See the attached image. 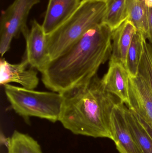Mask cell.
Wrapping results in <instances>:
<instances>
[{"instance_id":"7","label":"cell","mask_w":152,"mask_h":153,"mask_svg":"<svg viewBox=\"0 0 152 153\" xmlns=\"http://www.w3.org/2000/svg\"><path fill=\"white\" fill-rule=\"evenodd\" d=\"M125 104H116L111 116L112 140L120 153H143L129 126L125 114Z\"/></svg>"},{"instance_id":"13","label":"cell","mask_w":152,"mask_h":153,"mask_svg":"<svg viewBox=\"0 0 152 153\" xmlns=\"http://www.w3.org/2000/svg\"><path fill=\"white\" fill-rule=\"evenodd\" d=\"M127 20L147 40L149 33V10L147 0H126Z\"/></svg>"},{"instance_id":"9","label":"cell","mask_w":152,"mask_h":153,"mask_svg":"<svg viewBox=\"0 0 152 153\" xmlns=\"http://www.w3.org/2000/svg\"><path fill=\"white\" fill-rule=\"evenodd\" d=\"M19 84L26 89L34 90L39 83L36 70L30 67L24 58L19 63L11 64L4 58L0 60V84Z\"/></svg>"},{"instance_id":"5","label":"cell","mask_w":152,"mask_h":153,"mask_svg":"<svg viewBox=\"0 0 152 153\" xmlns=\"http://www.w3.org/2000/svg\"><path fill=\"white\" fill-rule=\"evenodd\" d=\"M40 0H15L2 13L0 23V53L3 56L10 48L13 38L21 33L24 35L29 29L28 17L31 9Z\"/></svg>"},{"instance_id":"6","label":"cell","mask_w":152,"mask_h":153,"mask_svg":"<svg viewBox=\"0 0 152 153\" xmlns=\"http://www.w3.org/2000/svg\"><path fill=\"white\" fill-rule=\"evenodd\" d=\"M26 41L24 58L30 67L42 73L51 61L46 34L36 20L31 22V28L24 35Z\"/></svg>"},{"instance_id":"19","label":"cell","mask_w":152,"mask_h":153,"mask_svg":"<svg viewBox=\"0 0 152 153\" xmlns=\"http://www.w3.org/2000/svg\"><path fill=\"white\" fill-rule=\"evenodd\" d=\"M147 5L149 10V30L147 40H148L149 43L152 45V4H147Z\"/></svg>"},{"instance_id":"3","label":"cell","mask_w":152,"mask_h":153,"mask_svg":"<svg viewBox=\"0 0 152 153\" xmlns=\"http://www.w3.org/2000/svg\"><path fill=\"white\" fill-rule=\"evenodd\" d=\"M106 10L105 1H83L67 20L47 34L51 61L68 51L90 29L103 23Z\"/></svg>"},{"instance_id":"20","label":"cell","mask_w":152,"mask_h":153,"mask_svg":"<svg viewBox=\"0 0 152 153\" xmlns=\"http://www.w3.org/2000/svg\"><path fill=\"white\" fill-rule=\"evenodd\" d=\"M138 119L139 120H140V121H141V123H142V124L143 126H144V127L145 128V129H146V131H147V132H148V134H149V135H150V136L151 137L152 139V128H151V127L149 126H148V125H147V124H146V123H145V122H144V121H143L142 120H141V119H139V118L138 117Z\"/></svg>"},{"instance_id":"1","label":"cell","mask_w":152,"mask_h":153,"mask_svg":"<svg viewBox=\"0 0 152 153\" xmlns=\"http://www.w3.org/2000/svg\"><path fill=\"white\" fill-rule=\"evenodd\" d=\"M112 32L104 23L96 25L65 53L50 61L41 73L46 87L63 94L91 81L110 58Z\"/></svg>"},{"instance_id":"8","label":"cell","mask_w":152,"mask_h":153,"mask_svg":"<svg viewBox=\"0 0 152 153\" xmlns=\"http://www.w3.org/2000/svg\"><path fill=\"white\" fill-rule=\"evenodd\" d=\"M129 102L127 107L152 128V94L141 76H129Z\"/></svg>"},{"instance_id":"21","label":"cell","mask_w":152,"mask_h":153,"mask_svg":"<svg viewBox=\"0 0 152 153\" xmlns=\"http://www.w3.org/2000/svg\"><path fill=\"white\" fill-rule=\"evenodd\" d=\"M86 1V0H83V1ZM93 1H106L107 0H93Z\"/></svg>"},{"instance_id":"10","label":"cell","mask_w":152,"mask_h":153,"mask_svg":"<svg viewBox=\"0 0 152 153\" xmlns=\"http://www.w3.org/2000/svg\"><path fill=\"white\" fill-rule=\"evenodd\" d=\"M129 74L120 63H109L108 71L101 78L104 90L115 95L127 106L129 105Z\"/></svg>"},{"instance_id":"14","label":"cell","mask_w":152,"mask_h":153,"mask_svg":"<svg viewBox=\"0 0 152 153\" xmlns=\"http://www.w3.org/2000/svg\"><path fill=\"white\" fill-rule=\"evenodd\" d=\"M125 114L129 126L143 153H152V139L134 112L125 104Z\"/></svg>"},{"instance_id":"17","label":"cell","mask_w":152,"mask_h":153,"mask_svg":"<svg viewBox=\"0 0 152 153\" xmlns=\"http://www.w3.org/2000/svg\"><path fill=\"white\" fill-rule=\"evenodd\" d=\"M145 38L143 35L137 31L133 37L126 58V67L129 76H138L139 65L142 55L143 43Z\"/></svg>"},{"instance_id":"18","label":"cell","mask_w":152,"mask_h":153,"mask_svg":"<svg viewBox=\"0 0 152 153\" xmlns=\"http://www.w3.org/2000/svg\"><path fill=\"white\" fill-rule=\"evenodd\" d=\"M143 48L138 75L145 81L152 94V45L145 39Z\"/></svg>"},{"instance_id":"16","label":"cell","mask_w":152,"mask_h":153,"mask_svg":"<svg viewBox=\"0 0 152 153\" xmlns=\"http://www.w3.org/2000/svg\"><path fill=\"white\" fill-rule=\"evenodd\" d=\"M103 23L112 30L127 19L126 0H107Z\"/></svg>"},{"instance_id":"2","label":"cell","mask_w":152,"mask_h":153,"mask_svg":"<svg viewBox=\"0 0 152 153\" xmlns=\"http://www.w3.org/2000/svg\"><path fill=\"white\" fill-rule=\"evenodd\" d=\"M59 121L77 135L112 140L111 116L120 100L106 91L98 75L64 93Z\"/></svg>"},{"instance_id":"4","label":"cell","mask_w":152,"mask_h":153,"mask_svg":"<svg viewBox=\"0 0 152 153\" xmlns=\"http://www.w3.org/2000/svg\"><path fill=\"white\" fill-rule=\"evenodd\" d=\"M4 92L11 108L25 120L31 117L55 123L59 121L63 96L54 91H41L7 84Z\"/></svg>"},{"instance_id":"15","label":"cell","mask_w":152,"mask_h":153,"mask_svg":"<svg viewBox=\"0 0 152 153\" xmlns=\"http://www.w3.org/2000/svg\"><path fill=\"white\" fill-rule=\"evenodd\" d=\"M7 153H43L36 140L17 130L7 140Z\"/></svg>"},{"instance_id":"12","label":"cell","mask_w":152,"mask_h":153,"mask_svg":"<svg viewBox=\"0 0 152 153\" xmlns=\"http://www.w3.org/2000/svg\"><path fill=\"white\" fill-rule=\"evenodd\" d=\"M137 31L134 24L127 19L112 30V51L109 62L120 63L126 67L128 53Z\"/></svg>"},{"instance_id":"11","label":"cell","mask_w":152,"mask_h":153,"mask_svg":"<svg viewBox=\"0 0 152 153\" xmlns=\"http://www.w3.org/2000/svg\"><path fill=\"white\" fill-rule=\"evenodd\" d=\"M83 0H49L42 26L47 34L68 19L81 5Z\"/></svg>"}]
</instances>
